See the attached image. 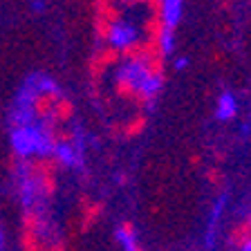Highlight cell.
<instances>
[{
  "instance_id": "4",
  "label": "cell",
  "mask_w": 251,
  "mask_h": 251,
  "mask_svg": "<svg viewBox=\"0 0 251 251\" xmlns=\"http://www.w3.org/2000/svg\"><path fill=\"white\" fill-rule=\"evenodd\" d=\"M135 29L132 27H126V25H117L115 27V31H112V38H110V45L112 47H117V50H121V47H126L128 43H132L135 41Z\"/></svg>"
},
{
  "instance_id": "8",
  "label": "cell",
  "mask_w": 251,
  "mask_h": 251,
  "mask_svg": "<svg viewBox=\"0 0 251 251\" xmlns=\"http://www.w3.org/2000/svg\"><path fill=\"white\" fill-rule=\"evenodd\" d=\"M146 9L151 11V16L157 18H166V0H144Z\"/></svg>"
},
{
  "instance_id": "12",
  "label": "cell",
  "mask_w": 251,
  "mask_h": 251,
  "mask_svg": "<svg viewBox=\"0 0 251 251\" xmlns=\"http://www.w3.org/2000/svg\"><path fill=\"white\" fill-rule=\"evenodd\" d=\"M121 245L126 247V251H146L144 247L139 245V242H137V238H130V240H124Z\"/></svg>"
},
{
  "instance_id": "15",
  "label": "cell",
  "mask_w": 251,
  "mask_h": 251,
  "mask_svg": "<svg viewBox=\"0 0 251 251\" xmlns=\"http://www.w3.org/2000/svg\"><path fill=\"white\" fill-rule=\"evenodd\" d=\"M2 247H5V238H2V231H0V251H2Z\"/></svg>"
},
{
  "instance_id": "2",
  "label": "cell",
  "mask_w": 251,
  "mask_h": 251,
  "mask_svg": "<svg viewBox=\"0 0 251 251\" xmlns=\"http://www.w3.org/2000/svg\"><path fill=\"white\" fill-rule=\"evenodd\" d=\"M121 56H124L126 65H141V63L146 61V43L135 38L132 43L121 47Z\"/></svg>"
},
{
  "instance_id": "13",
  "label": "cell",
  "mask_w": 251,
  "mask_h": 251,
  "mask_svg": "<svg viewBox=\"0 0 251 251\" xmlns=\"http://www.w3.org/2000/svg\"><path fill=\"white\" fill-rule=\"evenodd\" d=\"M117 0H94V5H97V9L99 7H108V5H115Z\"/></svg>"
},
{
  "instance_id": "14",
  "label": "cell",
  "mask_w": 251,
  "mask_h": 251,
  "mask_svg": "<svg viewBox=\"0 0 251 251\" xmlns=\"http://www.w3.org/2000/svg\"><path fill=\"white\" fill-rule=\"evenodd\" d=\"M200 164V155H191V166H198Z\"/></svg>"
},
{
  "instance_id": "5",
  "label": "cell",
  "mask_w": 251,
  "mask_h": 251,
  "mask_svg": "<svg viewBox=\"0 0 251 251\" xmlns=\"http://www.w3.org/2000/svg\"><path fill=\"white\" fill-rule=\"evenodd\" d=\"M74 117V105L70 103L68 99H58L56 101V105H54V112H52V117L50 119H54V121H58V124H65V121H70Z\"/></svg>"
},
{
  "instance_id": "1",
  "label": "cell",
  "mask_w": 251,
  "mask_h": 251,
  "mask_svg": "<svg viewBox=\"0 0 251 251\" xmlns=\"http://www.w3.org/2000/svg\"><path fill=\"white\" fill-rule=\"evenodd\" d=\"M251 245V213L247 218H242L238 225H233V229L229 231V247L235 251H242Z\"/></svg>"
},
{
  "instance_id": "3",
  "label": "cell",
  "mask_w": 251,
  "mask_h": 251,
  "mask_svg": "<svg viewBox=\"0 0 251 251\" xmlns=\"http://www.w3.org/2000/svg\"><path fill=\"white\" fill-rule=\"evenodd\" d=\"M146 115H135L130 121H126L124 128H121V137H126V139H135V137H139L141 132L146 130Z\"/></svg>"
},
{
  "instance_id": "9",
  "label": "cell",
  "mask_w": 251,
  "mask_h": 251,
  "mask_svg": "<svg viewBox=\"0 0 251 251\" xmlns=\"http://www.w3.org/2000/svg\"><path fill=\"white\" fill-rule=\"evenodd\" d=\"M101 211H103V204H101V202H94L92 206H88V209H85V222H83L85 229H90V226L97 222V218L101 215Z\"/></svg>"
},
{
  "instance_id": "11",
  "label": "cell",
  "mask_w": 251,
  "mask_h": 251,
  "mask_svg": "<svg viewBox=\"0 0 251 251\" xmlns=\"http://www.w3.org/2000/svg\"><path fill=\"white\" fill-rule=\"evenodd\" d=\"M225 175H222V171H218V168H209V171H206V179H209L211 184H213V186H222V182H225Z\"/></svg>"
},
{
  "instance_id": "6",
  "label": "cell",
  "mask_w": 251,
  "mask_h": 251,
  "mask_svg": "<svg viewBox=\"0 0 251 251\" xmlns=\"http://www.w3.org/2000/svg\"><path fill=\"white\" fill-rule=\"evenodd\" d=\"M115 27L117 25L103 21V18H94V29H97V36H99L101 41H110V38H112V31H115Z\"/></svg>"
},
{
  "instance_id": "7",
  "label": "cell",
  "mask_w": 251,
  "mask_h": 251,
  "mask_svg": "<svg viewBox=\"0 0 251 251\" xmlns=\"http://www.w3.org/2000/svg\"><path fill=\"white\" fill-rule=\"evenodd\" d=\"M235 115V105H233V99L229 94H222L220 99V105H218V117L220 119H229V117Z\"/></svg>"
},
{
  "instance_id": "10",
  "label": "cell",
  "mask_w": 251,
  "mask_h": 251,
  "mask_svg": "<svg viewBox=\"0 0 251 251\" xmlns=\"http://www.w3.org/2000/svg\"><path fill=\"white\" fill-rule=\"evenodd\" d=\"M117 238H119L121 242H124V240H130V238H137L135 225H132L130 220H126V222H121V225H119V229H117Z\"/></svg>"
}]
</instances>
